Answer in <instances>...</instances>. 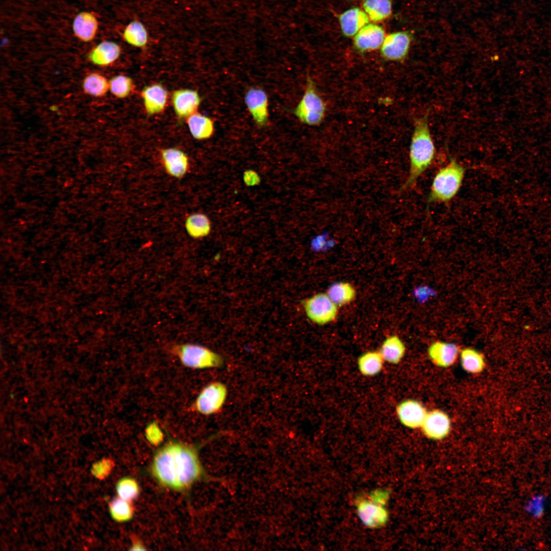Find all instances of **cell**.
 I'll return each mask as SVG.
<instances>
[{
    "label": "cell",
    "mask_w": 551,
    "mask_h": 551,
    "mask_svg": "<svg viewBox=\"0 0 551 551\" xmlns=\"http://www.w3.org/2000/svg\"><path fill=\"white\" fill-rule=\"evenodd\" d=\"M141 96L147 114H157L165 109L168 93L162 85L154 84L145 87L141 91Z\"/></svg>",
    "instance_id": "obj_16"
},
{
    "label": "cell",
    "mask_w": 551,
    "mask_h": 551,
    "mask_svg": "<svg viewBox=\"0 0 551 551\" xmlns=\"http://www.w3.org/2000/svg\"><path fill=\"white\" fill-rule=\"evenodd\" d=\"M227 394V388L223 383L211 382L201 391L193 403L191 409L204 415L215 414L222 408Z\"/></svg>",
    "instance_id": "obj_7"
},
{
    "label": "cell",
    "mask_w": 551,
    "mask_h": 551,
    "mask_svg": "<svg viewBox=\"0 0 551 551\" xmlns=\"http://www.w3.org/2000/svg\"><path fill=\"white\" fill-rule=\"evenodd\" d=\"M421 428L429 438L441 439L449 433L451 421L446 413L439 410H434L428 412Z\"/></svg>",
    "instance_id": "obj_13"
},
{
    "label": "cell",
    "mask_w": 551,
    "mask_h": 551,
    "mask_svg": "<svg viewBox=\"0 0 551 551\" xmlns=\"http://www.w3.org/2000/svg\"><path fill=\"white\" fill-rule=\"evenodd\" d=\"M427 413L421 403L412 399L400 402L395 408L396 415L400 423L409 429L421 428Z\"/></svg>",
    "instance_id": "obj_11"
},
{
    "label": "cell",
    "mask_w": 551,
    "mask_h": 551,
    "mask_svg": "<svg viewBox=\"0 0 551 551\" xmlns=\"http://www.w3.org/2000/svg\"><path fill=\"white\" fill-rule=\"evenodd\" d=\"M435 148L428 122V114L416 120L410 146L409 176L402 190L413 186L419 177L430 166Z\"/></svg>",
    "instance_id": "obj_2"
},
{
    "label": "cell",
    "mask_w": 551,
    "mask_h": 551,
    "mask_svg": "<svg viewBox=\"0 0 551 551\" xmlns=\"http://www.w3.org/2000/svg\"><path fill=\"white\" fill-rule=\"evenodd\" d=\"M109 91L115 97L123 98L127 97L133 89V80L124 75L113 77L109 81Z\"/></svg>",
    "instance_id": "obj_31"
},
{
    "label": "cell",
    "mask_w": 551,
    "mask_h": 551,
    "mask_svg": "<svg viewBox=\"0 0 551 551\" xmlns=\"http://www.w3.org/2000/svg\"><path fill=\"white\" fill-rule=\"evenodd\" d=\"M123 37L129 44L141 47L147 42V33L143 25L138 21L130 23L126 28Z\"/></svg>",
    "instance_id": "obj_29"
},
{
    "label": "cell",
    "mask_w": 551,
    "mask_h": 551,
    "mask_svg": "<svg viewBox=\"0 0 551 551\" xmlns=\"http://www.w3.org/2000/svg\"><path fill=\"white\" fill-rule=\"evenodd\" d=\"M384 39L385 32L382 27L367 24L355 35L354 45L362 52L375 49L382 46Z\"/></svg>",
    "instance_id": "obj_15"
},
{
    "label": "cell",
    "mask_w": 551,
    "mask_h": 551,
    "mask_svg": "<svg viewBox=\"0 0 551 551\" xmlns=\"http://www.w3.org/2000/svg\"><path fill=\"white\" fill-rule=\"evenodd\" d=\"M243 180L245 184L247 186H255L260 182V178L257 173L252 170H248L244 172Z\"/></svg>",
    "instance_id": "obj_35"
},
{
    "label": "cell",
    "mask_w": 551,
    "mask_h": 551,
    "mask_svg": "<svg viewBox=\"0 0 551 551\" xmlns=\"http://www.w3.org/2000/svg\"><path fill=\"white\" fill-rule=\"evenodd\" d=\"M303 306L308 318L319 325L334 321L338 313V306L324 293H317L305 299Z\"/></svg>",
    "instance_id": "obj_8"
},
{
    "label": "cell",
    "mask_w": 551,
    "mask_h": 551,
    "mask_svg": "<svg viewBox=\"0 0 551 551\" xmlns=\"http://www.w3.org/2000/svg\"><path fill=\"white\" fill-rule=\"evenodd\" d=\"M171 352L184 366L193 369L219 367L223 364L222 357L208 348L194 344L176 345Z\"/></svg>",
    "instance_id": "obj_4"
},
{
    "label": "cell",
    "mask_w": 551,
    "mask_h": 551,
    "mask_svg": "<svg viewBox=\"0 0 551 551\" xmlns=\"http://www.w3.org/2000/svg\"><path fill=\"white\" fill-rule=\"evenodd\" d=\"M113 466V461L110 459H105L94 464L92 471L96 477L103 479L110 473Z\"/></svg>",
    "instance_id": "obj_33"
},
{
    "label": "cell",
    "mask_w": 551,
    "mask_h": 551,
    "mask_svg": "<svg viewBox=\"0 0 551 551\" xmlns=\"http://www.w3.org/2000/svg\"><path fill=\"white\" fill-rule=\"evenodd\" d=\"M120 54V47L118 44L105 41L95 46L88 54V58L95 65L107 66L114 62Z\"/></svg>",
    "instance_id": "obj_19"
},
{
    "label": "cell",
    "mask_w": 551,
    "mask_h": 551,
    "mask_svg": "<svg viewBox=\"0 0 551 551\" xmlns=\"http://www.w3.org/2000/svg\"><path fill=\"white\" fill-rule=\"evenodd\" d=\"M84 92L94 97H102L109 90L108 80L102 74L97 72L88 74L82 83Z\"/></svg>",
    "instance_id": "obj_26"
},
{
    "label": "cell",
    "mask_w": 551,
    "mask_h": 551,
    "mask_svg": "<svg viewBox=\"0 0 551 551\" xmlns=\"http://www.w3.org/2000/svg\"><path fill=\"white\" fill-rule=\"evenodd\" d=\"M465 168L455 159L441 167L434 176L428 195L429 203H445L459 192L465 175Z\"/></svg>",
    "instance_id": "obj_3"
},
{
    "label": "cell",
    "mask_w": 551,
    "mask_h": 551,
    "mask_svg": "<svg viewBox=\"0 0 551 551\" xmlns=\"http://www.w3.org/2000/svg\"><path fill=\"white\" fill-rule=\"evenodd\" d=\"M246 106L258 126L264 127L268 122V99L265 91L258 87L250 88L244 97Z\"/></svg>",
    "instance_id": "obj_10"
},
{
    "label": "cell",
    "mask_w": 551,
    "mask_h": 551,
    "mask_svg": "<svg viewBox=\"0 0 551 551\" xmlns=\"http://www.w3.org/2000/svg\"><path fill=\"white\" fill-rule=\"evenodd\" d=\"M161 159L167 173L176 178H181L187 172L189 161L187 155L177 148H168L161 152Z\"/></svg>",
    "instance_id": "obj_14"
},
{
    "label": "cell",
    "mask_w": 551,
    "mask_h": 551,
    "mask_svg": "<svg viewBox=\"0 0 551 551\" xmlns=\"http://www.w3.org/2000/svg\"><path fill=\"white\" fill-rule=\"evenodd\" d=\"M145 435L147 440L154 445L160 444L163 439V433L155 422L152 423L147 427Z\"/></svg>",
    "instance_id": "obj_34"
},
{
    "label": "cell",
    "mask_w": 551,
    "mask_h": 551,
    "mask_svg": "<svg viewBox=\"0 0 551 551\" xmlns=\"http://www.w3.org/2000/svg\"><path fill=\"white\" fill-rule=\"evenodd\" d=\"M326 293L338 306L350 303L356 295L354 286L349 283L344 282L333 284L328 288Z\"/></svg>",
    "instance_id": "obj_24"
},
{
    "label": "cell",
    "mask_w": 551,
    "mask_h": 551,
    "mask_svg": "<svg viewBox=\"0 0 551 551\" xmlns=\"http://www.w3.org/2000/svg\"><path fill=\"white\" fill-rule=\"evenodd\" d=\"M385 363L379 350H369L358 358L357 366L362 375L373 377L381 372Z\"/></svg>",
    "instance_id": "obj_22"
},
{
    "label": "cell",
    "mask_w": 551,
    "mask_h": 551,
    "mask_svg": "<svg viewBox=\"0 0 551 551\" xmlns=\"http://www.w3.org/2000/svg\"><path fill=\"white\" fill-rule=\"evenodd\" d=\"M462 367L470 373H478L484 369L485 361L483 355L472 348H465L460 352L459 357Z\"/></svg>",
    "instance_id": "obj_27"
},
{
    "label": "cell",
    "mask_w": 551,
    "mask_h": 551,
    "mask_svg": "<svg viewBox=\"0 0 551 551\" xmlns=\"http://www.w3.org/2000/svg\"><path fill=\"white\" fill-rule=\"evenodd\" d=\"M132 550H143V548L142 545L138 541H135L132 546Z\"/></svg>",
    "instance_id": "obj_36"
},
{
    "label": "cell",
    "mask_w": 551,
    "mask_h": 551,
    "mask_svg": "<svg viewBox=\"0 0 551 551\" xmlns=\"http://www.w3.org/2000/svg\"><path fill=\"white\" fill-rule=\"evenodd\" d=\"M151 471L161 484L177 491L188 489L203 474L196 448L177 441L167 442L156 452Z\"/></svg>",
    "instance_id": "obj_1"
},
{
    "label": "cell",
    "mask_w": 551,
    "mask_h": 551,
    "mask_svg": "<svg viewBox=\"0 0 551 551\" xmlns=\"http://www.w3.org/2000/svg\"><path fill=\"white\" fill-rule=\"evenodd\" d=\"M391 0H364L363 7L369 19L380 21L388 17L391 13Z\"/></svg>",
    "instance_id": "obj_28"
},
{
    "label": "cell",
    "mask_w": 551,
    "mask_h": 551,
    "mask_svg": "<svg viewBox=\"0 0 551 551\" xmlns=\"http://www.w3.org/2000/svg\"><path fill=\"white\" fill-rule=\"evenodd\" d=\"M172 104L176 115L180 118H187L197 110L201 102L198 93L194 90L181 89L172 94Z\"/></svg>",
    "instance_id": "obj_12"
},
{
    "label": "cell",
    "mask_w": 551,
    "mask_h": 551,
    "mask_svg": "<svg viewBox=\"0 0 551 551\" xmlns=\"http://www.w3.org/2000/svg\"><path fill=\"white\" fill-rule=\"evenodd\" d=\"M98 28L95 17L89 12H83L75 18L73 30L76 36L82 41L88 42L95 37Z\"/></svg>",
    "instance_id": "obj_20"
},
{
    "label": "cell",
    "mask_w": 551,
    "mask_h": 551,
    "mask_svg": "<svg viewBox=\"0 0 551 551\" xmlns=\"http://www.w3.org/2000/svg\"><path fill=\"white\" fill-rule=\"evenodd\" d=\"M131 502L119 497L111 501L109 508L112 517L119 522H126L131 519L134 513V509Z\"/></svg>",
    "instance_id": "obj_30"
},
{
    "label": "cell",
    "mask_w": 551,
    "mask_h": 551,
    "mask_svg": "<svg viewBox=\"0 0 551 551\" xmlns=\"http://www.w3.org/2000/svg\"><path fill=\"white\" fill-rule=\"evenodd\" d=\"M186 120L189 131L195 139L204 140L210 138L213 134L214 122L210 117L197 112Z\"/></svg>",
    "instance_id": "obj_21"
},
{
    "label": "cell",
    "mask_w": 551,
    "mask_h": 551,
    "mask_svg": "<svg viewBox=\"0 0 551 551\" xmlns=\"http://www.w3.org/2000/svg\"><path fill=\"white\" fill-rule=\"evenodd\" d=\"M386 491L376 490L367 499H359L357 504L358 515L363 523L370 528H379L385 524L388 512L385 506L388 498Z\"/></svg>",
    "instance_id": "obj_5"
},
{
    "label": "cell",
    "mask_w": 551,
    "mask_h": 551,
    "mask_svg": "<svg viewBox=\"0 0 551 551\" xmlns=\"http://www.w3.org/2000/svg\"><path fill=\"white\" fill-rule=\"evenodd\" d=\"M118 497L129 501L136 499L139 495V486L136 480L130 477L123 478L119 480L116 486Z\"/></svg>",
    "instance_id": "obj_32"
},
{
    "label": "cell",
    "mask_w": 551,
    "mask_h": 551,
    "mask_svg": "<svg viewBox=\"0 0 551 551\" xmlns=\"http://www.w3.org/2000/svg\"><path fill=\"white\" fill-rule=\"evenodd\" d=\"M185 227L188 235L196 239L207 236L211 228L209 218L204 214L198 213L187 217Z\"/></svg>",
    "instance_id": "obj_25"
},
{
    "label": "cell",
    "mask_w": 551,
    "mask_h": 551,
    "mask_svg": "<svg viewBox=\"0 0 551 551\" xmlns=\"http://www.w3.org/2000/svg\"><path fill=\"white\" fill-rule=\"evenodd\" d=\"M325 106L317 94L312 82L308 81L307 87L301 100L293 111L302 122L310 126L319 124L323 118Z\"/></svg>",
    "instance_id": "obj_6"
},
{
    "label": "cell",
    "mask_w": 551,
    "mask_h": 551,
    "mask_svg": "<svg viewBox=\"0 0 551 551\" xmlns=\"http://www.w3.org/2000/svg\"><path fill=\"white\" fill-rule=\"evenodd\" d=\"M385 362L396 364L404 358L406 347L402 340L396 335L387 337L379 350Z\"/></svg>",
    "instance_id": "obj_23"
},
{
    "label": "cell",
    "mask_w": 551,
    "mask_h": 551,
    "mask_svg": "<svg viewBox=\"0 0 551 551\" xmlns=\"http://www.w3.org/2000/svg\"><path fill=\"white\" fill-rule=\"evenodd\" d=\"M343 34L347 37L355 35L369 22L367 14L358 8L349 9L339 17Z\"/></svg>",
    "instance_id": "obj_18"
},
{
    "label": "cell",
    "mask_w": 551,
    "mask_h": 551,
    "mask_svg": "<svg viewBox=\"0 0 551 551\" xmlns=\"http://www.w3.org/2000/svg\"><path fill=\"white\" fill-rule=\"evenodd\" d=\"M460 350L452 343L436 341L428 349V355L433 363L440 367H448L453 365L459 357Z\"/></svg>",
    "instance_id": "obj_17"
},
{
    "label": "cell",
    "mask_w": 551,
    "mask_h": 551,
    "mask_svg": "<svg viewBox=\"0 0 551 551\" xmlns=\"http://www.w3.org/2000/svg\"><path fill=\"white\" fill-rule=\"evenodd\" d=\"M412 37L411 32L408 31H399L388 35L381 46L382 55L389 60H403L408 55Z\"/></svg>",
    "instance_id": "obj_9"
}]
</instances>
